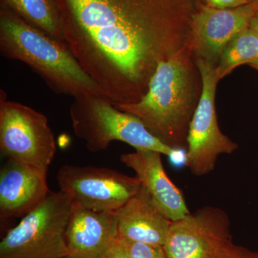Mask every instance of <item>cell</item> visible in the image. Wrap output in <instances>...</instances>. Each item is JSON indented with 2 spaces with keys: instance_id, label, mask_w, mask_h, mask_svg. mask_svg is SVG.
Here are the masks:
<instances>
[{
  "instance_id": "6da1fadb",
  "label": "cell",
  "mask_w": 258,
  "mask_h": 258,
  "mask_svg": "<svg viewBox=\"0 0 258 258\" xmlns=\"http://www.w3.org/2000/svg\"><path fill=\"white\" fill-rule=\"evenodd\" d=\"M64 42L113 106L137 103L190 42L201 0H55Z\"/></svg>"
},
{
  "instance_id": "7a4b0ae2",
  "label": "cell",
  "mask_w": 258,
  "mask_h": 258,
  "mask_svg": "<svg viewBox=\"0 0 258 258\" xmlns=\"http://www.w3.org/2000/svg\"><path fill=\"white\" fill-rule=\"evenodd\" d=\"M190 42L157 66L147 93L138 102L115 105L137 116L166 145L181 149L186 144L194 106L193 69Z\"/></svg>"
},
{
  "instance_id": "3957f363",
  "label": "cell",
  "mask_w": 258,
  "mask_h": 258,
  "mask_svg": "<svg viewBox=\"0 0 258 258\" xmlns=\"http://www.w3.org/2000/svg\"><path fill=\"white\" fill-rule=\"evenodd\" d=\"M0 52L6 58L28 64L58 94L74 98L85 95L105 96L69 47L1 5Z\"/></svg>"
},
{
  "instance_id": "277c9868",
  "label": "cell",
  "mask_w": 258,
  "mask_h": 258,
  "mask_svg": "<svg viewBox=\"0 0 258 258\" xmlns=\"http://www.w3.org/2000/svg\"><path fill=\"white\" fill-rule=\"evenodd\" d=\"M70 116L75 135L91 152L105 150L114 141L129 144L136 150L154 151L168 157L175 150L153 135L139 118L118 109L103 96L74 98Z\"/></svg>"
},
{
  "instance_id": "5b68a950",
  "label": "cell",
  "mask_w": 258,
  "mask_h": 258,
  "mask_svg": "<svg viewBox=\"0 0 258 258\" xmlns=\"http://www.w3.org/2000/svg\"><path fill=\"white\" fill-rule=\"evenodd\" d=\"M74 203L64 191H50L0 242V258L69 257L66 232Z\"/></svg>"
},
{
  "instance_id": "8992f818",
  "label": "cell",
  "mask_w": 258,
  "mask_h": 258,
  "mask_svg": "<svg viewBox=\"0 0 258 258\" xmlns=\"http://www.w3.org/2000/svg\"><path fill=\"white\" fill-rule=\"evenodd\" d=\"M0 150L8 159L47 171L56 152L55 137L45 115L0 92Z\"/></svg>"
},
{
  "instance_id": "52a82bcc",
  "label": "cell",
  "mask_w": 258,
  "mask_h": 258,
  "mask_svg": "<svg viewBox=\"0 0 258 258\" xmlns=\"http://www.w3.org/2000/svg\"><path fill=\"white\" fill-rule=\"evenodd\" d=\"M202 79V93L190 121L186 137L185 164L196 176L210 174L219 156L230 154L238 146L220 129L215 108V94L219 82L215 64L197 60Z\"/></svg>"
},
{
  "instance_id": "ba28073f",
  "label": "cell",
  "mask_w": 258,
  "mask_h": 258,
  "mask_svg": "<svg viewBox=\"0 0 258 258\" xmlns=\"http://www.w3.org/2000/svg\"><path fill=\"white\" fill-rule=\"evenodd\" d=\"M61 191L74 204L96 212H115L135 196L142 187L132 177L105 167L66 164L57 172Z\"/></svg>"
},
{
  "instance_id": "9c48e42d",
  "label": "cell",
  "mask_w": 258,
  "mask_h": 258,
  "mask_svg": "<svg viewBox=\"0 0 258 258\" xmlns=\"http://www.w3.org/2000/svg\"><path fill=\"white\" fill-rule=\"evenodd\" d=\"M232 244L227 214L205 207L171 222L164 248L168 258H221Z\"/></svg>"
},
{
  "instance_id": "30bf717a",
  "label": "cell",
  "mask_w": 258,
  "mask_h": 258,
  "mask_svg": "<svg viewBox=\"0 0 258 258\" xmlns=\"http://www.w3.org/2000/svg\"><path fill=\"white\" fill-rule=\"evenodd\" d=\"M258 10V3L235 8L218 9L200 3L191 23V45L198 58L212 64L218 62L227 43L239 32L249 26Z\"/></svg>"
},
{
  "instance_id": "8fae6325",
  "label": "cell",
  "mask_w": 258,
  "mask_h": 258,
  "mask_svg": "<svg viewBox=\"0 0 258 258\" xmlns=\"http://www.w3.org/2000/svg\"><path fill=\"white\" fill-rule=\"evenodd\" d=\"M162 154L152 150H139L123 154L120 161L133 169L142 187L153 204L171 222L190 214L181 190L166 174L161 161Z\"/></svg>"
},
{
  "instance_id": "7c38bea8",
  "label": "cell",
  "mask_w": 258,
  "mask_h": 258,
  "mask_svg": "<svg viewBox=\"0 0 258 258\" xmlns=\"http://www.w3.org/2000/svg\"><path fill=\"white\" fill-rule=\"evenodd\" d=\"M47 171L8 159L0 171V217L25 216L47 198Z\"/></svg>"
},
{
  "instance_id": "4fadbf2b",
  "label": "cell",
  "mask_w": 258,
  "mask_h": 258,
  "mask_svg": "<svg viewBox=\"0 0 258 258\" xmlns=\"http://www.w3.org/2000/svg\"><path fill=\"white\" fill-rule=\"evenodd\" d=\"M118 239L115 212H96L74 204L66 232L70 258H102Z\"/></svg>"
},
{
  "instance_id": "5bb4252c",
  "label": "cell",
  "mask_w": 258,
  "mask_h": 258,
  "mask_svg": "<svg viewBox=\"0 0 258 258\" xmlns=\"http://www.w3.org/2000/svg\"><path fill=\"white\" fill-rule=\"evenodd\" d=\"M118 237L164 246L171 221L159 212L143 187L115 211Z\"/></svg>"
},
{
  "instance_id": "9a60e30c",
  "label": "cell",
  "mask_w": 258,
  "mask_h": 258,
  "mask_svg": "<svg viewBox=\"0 0 258 258\" xmlns=\"http://www.w3.org/2000/svg\"><path fill=\"white\" fill-rule=\"evenodd\" d=\"M0 5L66 45L63 26L55 0H0Z\"/></svg>"
},
{
  "instance_id": "2e32d148",
  "label": "cell",
  "mask_w": 258,
  "mask_h": 258,
  "mask_svg": "<svg viewBox=\"0 0 258 258\" xmlns=\"http://www.w3.org/2000/svg\"><path fill=\"white\" fill-rule=\"evenodd\" d=\"M258 59V36L247 27L226 45L215 66L219 81L241 64H249Z\"/></svg>"
},
{
  "instance_id": "e0dca14e",
  "label": "cell",
  "mask_w": 258,
  "mask_h": 258,
  "mask_svg": "<svg viewBox=\"0 0 258 258\" xmlns=\"http://www.w3.org/2000/svg\"><path fill=\"white\" fill-rule=\"evenodd\" d=\"M118 240L132 258H168L164 246L135 242L119 237Z\"/></svg>"
},
{
  "instance_id": "ac0fdd59",
  "label": "cell",
  "mask_w": 258,
  "mask_h": 258,
  "mask_svg": "<svg viewBox=\"0 0 258 258\" xmlns=\"http://www.w3.org/2000/svg\"><path fill=\"white\" fill-rule=\"evenodd\" d=\"M221 258H258V252L232 244Z\"/></svg>"
},
{
  "instance_id": "d6986e66",
  "label": "cell",
  "mask_w": 258,
  "mask_h": 258,
  "mask_svg": "<svg viewBox=\"0 0 258 258\" xmlns=\"http://www.w3.org/2000/svg\"><path fill=\"white\" fill-rule=\"evenodd\" d=\"M251 2V0H204L205 5L218 9L238 8Z\"/></svg>"
},
{
  "instance_id": "ffe728a7",
  "label": "cell",
  "mask_w": 258,
  "mask_h": 258,
  "mask_svg": "<svg viewBox=\"0 0 258 258\" xmlns=\"http://www.w3.org/2000/svg\"><path fill=\"white\" fill-rule=\"evenodd\" d=\"M102 258H132L129 255L124 247L119 240H117L114 245L111 247Z\"/></svg>"
},
{
  "instance_id": "44dd1931",
  "label": "cell",
  "mask_w": 258,
  "mask_h": 258,
  "mask_svg": "<svg viewBox=\"0 0 258 258\" xmlns=\"http://www.w3.org/2000/svg\"><path fill=\"white\" fill-rule=\"evenodd\" d=\"M249 27L253 29L258 36V10L257 13L254 14L252 20H251L250 23H249Z\"/></svg>"
},
{
  "instance_id": "7402d4cb",
  "label": "cell",
  "mask_w": 258,
  "mask_h": 258,
  "mask_svg": "<svg viewBox=\"0 0 258 258\" xmlns=\"http://www.w3.org/2000/svg\"><path fill=\"white\" fill-rule=\"evenodd\" d=\"M249 66H252V68H254V69L257 70L258 71V59L257 60L251 62V63H249Z\"/></svg>"
},
{
  "instance_id": "603a6c76",
  "label": "cell",
  "mask_w": 258,
  "mask_h": 258,
  "mask_svg": "<svg viewBox=\"0 0 258 258\" xmlns=\"http://www.w3.org/2000/svg\"><path fill=\"white\" fill-rule=\"evenodd\" d=\"M251 1H255L257 2V3H258V0H251Z\"/></svg>"
},
{
  "instance_id": "cb8c5ba5",
  "label": "cell",
  "mask_w": 258,
  "mask_h": 258,
  "mask_svg": "<svg viewBox=\"0 0 258 258\" xmlns=\"http://www.w3.org/2000/svg\"><path fill=\"white\" fill-rule=\"evenodd\" d=\"M64 258H70L69 257H64Z\"/></svg>"
}]
</instances>
